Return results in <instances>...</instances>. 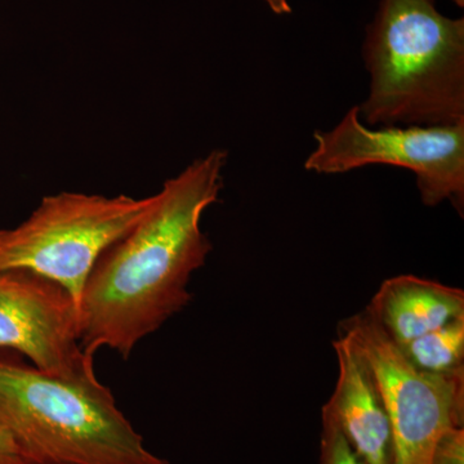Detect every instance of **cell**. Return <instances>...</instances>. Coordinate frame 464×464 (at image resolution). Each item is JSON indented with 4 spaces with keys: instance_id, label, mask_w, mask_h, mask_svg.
<instances>
[{
    "instance_id": "6da1fadb",
    "label": "cell",
    "mask_w": 464,
    "mask_h": 464,
    "mask_svg": "<svg viewBox=\"0 0 464 464\" xmlns=\"http://www.w3.org/2000/svg\"><path fill=\"white\" fill-rule=\"evenodd\" d=\"M226 161L227 152L213 150L168 179L136 227L101 256L79 302L88 355L109 348L130 359L190 304L192 275L212 252L201 218L219 200Z\"/></svg>"
},
{
    "instance_id": "7a4b0ae2",
    "label": "cell",
    "mask_w": 464,
    "mask_h": 464,
    "mask_svg": "<svg viewBox=\"0 0 464 464\" xmlns=\"http://www.w3.org/2000/svg\"><path fill=\"white\" fill-rule=\"evenodd\" d=\"M368 99L357 106L369 128L464 123V20L433 0H381L368 27Z\"/></svg>"
},
{
    "instance_id": "3957f363",
    "label": "cell",
    "mask_w": 464,
    "mask_h": 464,
    "mask_svg": "<svg viewBox=\"0 0 464 464\" xmlns=\"http://www.w3.org/2000/svg\"><path fill=\"white\" fill-rule=\"evenodd\" d=\"M0 426L33 459L52 464H170L116 405L0 350Z\"/></svg>"
},
{
    "instance_id": "277c9868",
    "label": "cell",
    "mask_w": 464,
    "mask_h": 464,
    "mask_svg": "<svg viewBox=\"0 0 464 464\" xmlns=\"http://www.w3.org/2000/svg\"><path fill=\"white\" fill-rule=\"evenodd\" d=\"M154 198L48 195L23 224L0 228V271H30L57 283L70 293L79 313L94 265L136 227Z\"/></svg>"
},
{
    "instance_id": "5b68a950",
    "label": "cell",
    "mask_w": 464,
    "mask_h": 464,
    "mask_svg": "<svg viewBox=\"0 0 464 464\" xmlns=\"http://www.w3.org/2000/svg\"><path fill=\"white\" fill-rule=\"evenodd\" d=\"M316 149L304 168L319 174H341L366 166L411 170L424 206L450 200L460 216L464 208V123L439 127L369 128L353 108L337 127L314 134Z\"/></svg>"
},
{
    "instance_id": "8992f818",
    "label": "cell",
    "mask_w": 464,
    "mask_h": 464,
    "mask_svg": "<svg viewBox=\"0 0 464 464\" xmlns=\"http://www.w3.org/2000/svg\"><path fill=\"white\" fill-rule=\"evenodd\" d=\"M338 331L353 338L373 372L392 430L393 464H432L444 433L464 427V368L444 374L415 368L368 308Z\"/></svg>"
},
{
    "instance_id": "52a82bcc",
    "label": "cell",
    "mask_w": 464,
    "mask_h": 464,
    "mask_svg": "<svg viewBox=\"0 0 464 464\" xmlns=\"http://www.w3.org/2000/svg\"><path fill=\"white\" fill-rule=\"evenodd\" d=\"M0 350L25 356L43 373L90 392H111L97 377L94 357L82 347L74 299L41 275L0 271Z\"/></svg>"
},
{
    "instance_id": "ba28073f",
    "label": "cell",
    "mask_w": 464,
    "mask_h": 464,
    "mask_svg": "<svg viewBox=\"0 0 464 464\" xmlns=\"http://www.w3.org/2000/svg\"><path fill=\"white\" fill-rule=\"evenodd\" d=\"M338 334L337 383L323 409L365 464H393L392 430L373 372L353 338Z\"/></svg>"
},
{
    "instance_id": "9c48e42d",
    "label": "cell",
    "mask_w": 464,
    "mask_h": 464,
    "mask_svg": "<svg viewBox=\"0 0 464 464\" xmlns=\"http://www.w3.org/2000/svg\"><path fill=\"white\" fill-rule=\"evenodd\" d=\"M368 308L396 346L464 319V292L414 275L384 280Z\"/></svg>"
},
{
    "instance_id": "30bf717a",
    "label": "cell",
    "mask_w": 464,
    "mask_h": 464,
    "mask_svg": "<svg viewBox=\"0 0 464 464\" xmlns=\"http://www.w3.org/2000/svg\"><path fill=\"white\" fill-rule=\"evenodd\" d=\"M408 362L427 373L444 374L464 368V319L398 346Z\"/></svg>"
},
{
    "instance_id": "8fae6325",
    "label": "cell",
    "mask_w": 464,
    "mask_h": 464,
    "mask_svg": "<svg viewBox=\"0 0 464 464\" xmlns=\"http://www.w3.org/2000/svg\"><path fill=\"white\" fill-rule=\"evenodd\" d=\"M323 430L320 438V464H365L342 433L328 411L322 414Z\"/></svg>"
},
{
    "instance_id": "7c38bea8",
    "label": "cell",
    "mask_w": 464,
    "mask_h": 464,
    "mask_svg": "<svg viewBox=\"0 0 464 464\" xmlns=\"http://www.w3.org/2000/svg\"><path fill=\"white\" fill-rule=\"evenodd\" d=\"M26 459L33 458L27 456L5 427L0 426V464H16Z\"/></svg>"
},
{
    "instance_id": "4fadbf2b",
    "label": "cell",
    "mask_w": 464,
    "mask_h": 464,
    "mask_svg": "<svg viewBox=\"0 0 464 464\" xmlns=\"http://www.w3.org/2000/svg\"><path fill=\"white\" fill-rule=\"evenodd\" d=\"M265 2L267 3L268 7L273 9L275 14H285L292 12L288 0H265Z\"/></svg>"
},
{
    "instance_id": "5bb4252c",
    "label": "cell",
    "mask_w": 464,
    "mask_h": 464,
    "mask_svg": "<svg viewBox=\"0 0 464 464\" xmlns=\"http://www.w3.org/2000/svg\"><path fill=\"white\" fill-rule=\"evenodd\" d=\"M16 464H52V463L39 462V460H35V459H26V460H24V462H20V463H16Z\"/></svg>"
},
{
    "instance_id": "9a60e30c",
    "label": "cell",
    "mask_w": 464,
    "mask_h": 464,
    "mask_svg": "<svg viewBox=\"0 0 464 464\" xmlns=\"http://www.w3.org/2000/svg\"><path fill=\"white\" fill-rule=\"evenodd\" d=\"M454 2H456L459 7H463L464 5V0H454Z\"/></svg>"
}]
</instances>
